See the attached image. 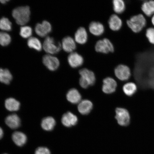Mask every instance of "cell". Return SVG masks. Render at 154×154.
Returning a JSON list of instances; mask_svg holds the SVG:
<instances>
[{
    "label": "cell",
    "mask_w": 154,
    "mask_h": 154,
    "mask_svg": "<svg viewBox=\"0 0 154 154\" xmlns=\"http://www.w3.org/2000/svg\"><path fill=\"white\" fill-rule=\"evenodd\" d=\"M126 23L131 31L138 34L143 31L147 24L146 17L142 13L135 14L126 20Z\"/></svg>",
    "instance_id": "obj_1"
},
{
    "label": "cell",
    "mask_w": 154,
    "mask_h": 154,
    "mask_svg": "<svg viewBox=\"0 0 154 154\" xmlns=\"http://www.w3.org/2000/svg\"><path fill=\"white\" fill-rule=\"evenodd\" d=\"M30 11L28 6L17 8L12 11V16L17 24L23 26L30 20Z\"/></svg>",
    "instance_id": "obj_2"
},
{
    "label": "cell",
    "mask_w": 154,
    "mask_h": 154,
    "mask_svg": "<svg viewBox=\"0 0 154 154\" xmlns=\"http://www.w3.org/2000/svg\"><path fill=\"white\" fill-rule=\"evenodd\" d=\"M96 52L107 54L115 51V47L112 42L108 38H104L98 40L95 45Z\"/></svg>",
    "instance_id": "obj_3"
},
{
    "label": "cell",
    "mask_w": 154,
    "mask_h": 154,
    "mask_svg": "<svg viewBox=\"0 0 154 154\" xmlns=\"http://www.w3.org/2000/svg\"><path fill=\"white\" fill-rule=\"evenodd\" d=\"M43 49L50 55L55 54L59 52L62 49L61 43L57 42L52 37L47 36L43 44Z\"/></svg>",
    "instance_id": "obj_4"
},
{
    "label": "cell",
    "mask_w": 154,
    "mask_h": 154,
    "mask_svg": "<svg viewBox=\"0 0 154 154\" xmlns=\"http://www.w3.org/2000/svg\"><path fill=\"white\" fill-rule=\"evenodd\" d=\"M114 74L116 78L121 81H126L129 79L131 76V71L128 65L120 64L114 69Z\"/></svg>",
    "instance_id": "obj_5"
},
{
    "label": "cell",
    "mask_w": 154,
    "mask_h": 154,
    "mask_svg": "<svg viewBox=\"0 0 154 154\" xmlns=\"http://www.w3.org/2000/svg\"><path fill=\"white\" fill-rule=\"evenodd\" d=\"M115 118L118 124L122 126H127L130 124V116L128 111L123 108L117 107L115 109Z\"/></svg>",
    "instance_id": "obj_6"
},
{
    "label": "cell",
    "mask_w": 154,
    "mask_h": 154,
    "mask_svg": "<svg viewBox=\"0 0 154 154\" xmlns=\"http://www.w3.org/2000/svg\"><path fill=\"white\" fill-rule=\"evenodd\" d=\"M67 60L69 66L73 69H76L82 66L84 62L83 57L75 51L69 54Z\"/></svg>",
    "instance_id": "obj_7"
},
{
    "label": "cell",
    "mask_w": 154,
    "mask_h": 154,
    "mask_svg": "<svg viewBox=\"0 0 154 154\" xmlns=\"http://www.w3.org/2000/svg\"><path fill=\"white\" fill-rule=\"evenodd\" d=\"M43 62L45 66L51 71L57 70L60 65L59 59L56 57L50 54L44 56L43 58Z\"/></svg>",
    "instance_id": "obj_8"
},
{
    "label": "cell",
    "mask_w": 154,
    "mask_h": 154,
    "mask_svg": "<svg viewBox=\"0 0 154 154\" xmlns=\"http://www.w3.org/2000/svg\"><path fill=\"white\" fill-rule=\"evenodd\" d=\"M117 86V83L114 79L110 77H107L103 80L102 90L106 94H112L116 90Z\"/></svg>",
    "instance_id": "obj_9"
},
{
    "label": "cell",
    "mask_w": 154,
    "mask_h": 154,
    "mask_svg": "<svg viewBox=\"0 0 154 154\" xmlns=\"http://www.w3.org/2000/svg\"><path fill=\"white\" fill-rule=\"evenodd\" d=\"M61 47L63 51L70 54L76 49V43L72 36H68L63 38L61 43Z\"/></svg>",
    "instance_id": "obj_10"
},
{
    "label": "cell",
    "mask_w": 154,
    "mask_h": 154,
    "mask_svg": "<svg viewBox=\"0 0 154 154\" xmlns=\"http://www.w3.org/2000/svg\"><path fill=\"white\" fill-rule=\"evenodd\" d=\"M108 24L111 30L113 32H117L122 28L123 22L122 19L118 15L113 14L109 17Z\"/></svg>",
    "instance_id": "obj_11"
},
{
    "label": "cell",
    "mask_w": 154,
    "mask_h": 154,
    "mask_svg": "<svg viewBox=\"0 0 154 154\" xmlns=\"http://www.w3.org/2000/svg\"><path fill=\"white\" fill-rule=\"evenodd\" d=\"M88 38L87 31L84 27H80L74 34V39L76 43L83 45L86 43Z\"/></svg>",
    "instance_id": "obj_12"
},
{
    "label": "cell",
    "mask_w": 154,
    "mask_h": 154,
    "mask_svg": "<svg viewBox=\"0 0 154 154\" xmlns=\"http://www.w3.org/2000/svg\"><path fill=\"white\" fill-rule=\"evenodd\" d=\"M52 30V26L47 21H43L42 23H38L35 27V32L38 35L41 37L47 36Z\"/></svg>",
    "instance_id": "obj_13"
},
{
    "label": "cell",
    "mask_w": 154,
    "mask_h": 154,
    "mask_svg": "<svg viewBox=\"0 0 154 154\" xmlns=\"http://www.w3.org/2000/svg\"><path fill=\"white\" fill-rule=\"evenodd\" d=\"M88 30L92 35L95 36H101L104 33V26L101 23L97 21H92L88 26Z\"/></svg>",
    "instance_id": "obj_14"
},
{
    "label": "cell",
    "mask_w": 154,
    "mask_h": 154,
    "mask_svg": "<svg viewBox=\"0 0 154 154\" xmlns=\"http://www.w3.org/2000/svg\"><path fill=\"white\" fill-rule=\"evenodd\" d=\"M78 119L76 116L71 112L68 111L63 115L61 122L65 127L70 128L78 124Z\"/></svg>",
    "instance_id": "obj_15"
},
{
    "label": "cell",
    "mask_w": 154,
    "mask_h": 154,
    "mask_svg": "<svg viewBox=\"0 0 154 154\" xmlns=\"http://www.w3.org/2000/svg\"><path fill=\"white\" fill-rule=\"evenodd\" d=\"M141 12L147 18H151L154 14V1H143L141 7Z\"/></svg>",
    "instance_id": "obj_16"
},
{
    "label": "cell",
    "mask_w": 154,
    "mask_h": 154,
    "mask_svg": "<svg viewBox=\"0 0 154 154\" xmlns=\"http://www.w3.org/2000/svg\"><path fill=\"white\" fill-rule=\"evenodd\" d=\"M80 77L87 81L90 86L95 84L96 79L95 74L92 71L88 68H84L79 71Z\"/></svg>",
    "instance_id": "obj_17"
},
{
    "label": "cell",
    "mask_w": 154,
    "mask_h": 154,
    "mask_svg": "<svg viewBox=\"0 0 154 154\" xmlns=\"http://www.w3.org/2000/svg\"><path fill=\"white\" fill-rule=\"evenodd\" d=\"M93 107V103L88 100H84L79 104L78 110L81 114L86 115L91 112Z\"/></svg>",
    "instance_id": "obj_18"
},
{
    "label": "cell",
    "mask_w": 154,
    "mask_h": 154,
    "mask_svg": "<svg viewBox=\"0 0 154 154\" xmlns=\"http://www.w3.org/2000/svg\"><path fill=\"white\" fill-rule=\"evenodd\" d=\"M66 99L69 102L73 104L80 103L82 99V95L78 90L72 88L67 92Z\"/></svg>",
    "instance_id": "obj_19"
},
{
    "label": "cell",
    "mask_w": 154,
    "mask_h": 154,
    "mask_svg": "<svg viewBox=\"0 0 154 154\" xmlns=\"http://www.w3.org/2000/svg\"><path fill=\"white\" fill-rule=\"evenodd\" d=\"M5 123L10 128L15 129L19 128L20 125V120L16 114L9 115L5 119Z\"/></svg>",
    "instance_id": "obj_20"
},
{
    "label": "cell",
    "mask_w": 154,
    "mask_h": 154,
    "mask_svg": "<svg viewBox=\"0 0 154 154\" xmlns=\"http://www.w3.org/2000/svg\"><path fill=\"white\" fill-rule=\"evenodd\" d=\"M12 138L14 143L19 147L24 146L27 141L26 135L21 132H14L12 134Z\"/></svg>",
    "instance_id": "obj_21"
},
{
    "label": "cell",
    "mask_w": 154,
    "mask_h": 154,
    "mask_svg": "<svg viewBox=\"0 0 154 154\" xmlns=\"http://www.w3.org/2000/svg\"><path fill=\"white\" fill-rule=\"evenodd\" d=\"M113 11L117 14H122L126 9V4L123 0H113L112 1Z\"/></svg>",
    "instance_id": "obj_22"
},
{
    "label": "cell",
    "mask_w": 154,
    "mask_h": 154,
    "mask_svg": "<svg viewBox=\"0 0 154 154\" xmlns=\"http://www.w3.org/2000/svg\"><path fill=\"white\" fill-rule=\"evenodd\" d=\"M56 125L54 119L52 117H45L42 120L41 123L42 128L44 130L47 131L52 130Z\"/></svg>",
    "instance_id": "obj_23"
},
{
    "label": "cell",
    "mask_w": 154,
    "mask_h": 154,
    "mask_svg": "<svg viewBox=\"0 0 154 154\" xmlns=\"http://www.w3.org/2000/svg\"><path fill=\"white\" fill-rule=\"evenodd\" d=\"M6 108L10 111H15L18 110L20 108V103L13 98H9L6 100L5 103Z\"/></svg>",
    "instance_id": "obj_24"
},
{
    "label": "cell",
    "mask_w": 154,
    "mask_h": 154,
    "mask_svg": "<svg viewBox=\"0 0 154 154\" xmlns=\"http://www.w3.org/2000/svg\"><path fill=\"white\" fill-rule=\"evenodd\" d=\"M13 76L7 69L0 68V82L5 84H9L12 80Z\"/></svg>",
    "instance_id": "obj_25"
},
{
    "label": "cell",
    "mask_w": 154,
    "mask_h": 154,
    "mask_svg": "<svg viewBox=\"0 0 154 154\" xmlns=\"http://www.w3.org/2000/svg\"><path fill=\"white\" fill-rule=\"evenodd\" d=\"M137 86L134 82H129L125 84L123 87V90L125 95L131 96L136 93L137 90Z\"/></svg>",
    "instance_id": "obj_26"
},
{
    "label": "cell",
    "mask_w": 154,
    "mask_h": 154,
    "mask_svg": "<svg viewBox=\"0 0 154 154\" xmlns=\"http://www.w3.org/2000/svg\"><path fill=\"white\" fill-rule=\"evenodd\" d=\"M27 44L29 47L36 51H40L42 50V46L41 42L36 37H32L29 38Z\"/></svg>",
    "instance_id": "obj_27"
},
{
    "label": "cell",
    "mask_w": 154,
    "mask_h": 154,
    "mask_svg": "<svg viewBox=\"0 0 154 154\" xmlns=\"http://www.w3.org/2000/svg\"><path fill=\"white\" fill-rule=\"evenodd\" d=\"M0 29L5 31H10L12 29L11 23L5 17H3L0 19Z\"/></svg>",
    "instance_id": "obj_28"
},
{
    "label": "cell",
    "mask_w": 154,
    "mask_h": 154,
    "mask_svg": "<svg viewBox=\"0 0 154 154\" xmlns=\"http://www.w3.org/2000/svg\"><path fill=\"white\" fill-rule=\"evenodd\" d=\"M11 41L10 35L5 32H0V45L7 46L9 45Z\"/></svg>",
    "instance_id": "obj_29"
},
{
    "label": "cell",
    "mask_w": 154,
    "mask_h": 154,
    "mask_svg": "<svg viewBox=\"0 0 154 154\" xmlns=\"http://www.w3.org/2000/svg\"><path fill=\"white\" fill-rule=\"evenodd\" d=\"M145 36L148 42L151 45L154 46V27H149L146 29L145 32Z\"/></svg>",
    "instance_id": "obj_30"
},
{
    "label": "cell",
    "mask_w": 154,
    "mask_h": 154,
    "mask_svg": "<svg viewBox=\"0 0 154 154\" xmlns=\"http://www.w3.org/2000/svg\"><path fill=\"white\" fill-rule=\"evenodd\" d=\"M32 32V29L30 26H25L20 28V35L23 38H30Z\"/></svg>",
    "instance_id": "obj_31"
},
{
    "label": "cell",
    "mask_w": 154,
    "mask_h": 154,
    "mask_svg": "<svg viewBox=\"0 0 154 154\" xmlns=\"http://www.w3.org/2000/svg\"><path fill=\"white\" fill-rule=\"evenodd\" d=\"M35 154H51V152L47 148L41 147L36 149Z\"/></svg>",
    "instance_id": "obj_32"
},
{
    "label": "cell",
    "mask_w": 154,
    "mask_h": 154,
    "mask_svg": "<svg viewBox=\"0 0 154 154\" xmlns=\"http://www.w3.org/2000/svg\"><path fill=\"white\" fill-rule=\"evenodd\" d=\"M79 83L81 87L84 89H86L90 86L88 82L81 77L80 78Z\"/></svg>",
    "instance_id": "obj_33"
},
{
    "label": "cell",
    "mask_w": 154,
    "mask_h": 154,
    "mask_svg": "<svg viewBox=\"0 0 154 154\" xmlns=\"http://www.w3.org/2000/svg\"><path fill=\"white\" fill-rule=\"evenodd\" d=\"M151 22L152 26L154 27V14L151 18Z\"/></svg>",
    "instance_id": "obj_34"
},
{
    "label": "cell",
    "mask_w": 154,
    "mask_h": 154,
    "mask_svg": "<svg viewBox=\"0 0 154 154\" xmlns=\"http://www.w3.org/2000/svg\"><path fill=\"white\" fill-rule=\"evenodd\" d=\"M3 131L1 128H0V139L3 137Z\"/></svg>",
    "instance_id": "obj_35"
},
{
    "label": "cell",
    "mask_w": 154,
    "mask_h": 154,
    "mask_svg": "<svg viewBox=\"0 0 154 154\" xmlns=\"http://www.w3.org/2000/svg\"><path fill=\"white\" fill-rule=\"evenodd\" d=\"M9 1H8V0H2V1H0V2L1 3L3 4H5L7 2H8Z\"/></svg>",
    "instance_id": "obj_36"
},
{
    "label": "cell",
    "mask_w": 154,
    "mask_h": 154,
    "mask_svg": "<svg viewBox=\"0 0 154 154\" xmlns=\"http://www.w3.org/2000/svg\"><path fill=\"white\" fill-rule=\"evenodd\" d=\"M6 154V153H5V154Z\"/></svg>",
    "instance_id": "obj_37"
}]
</instances>
